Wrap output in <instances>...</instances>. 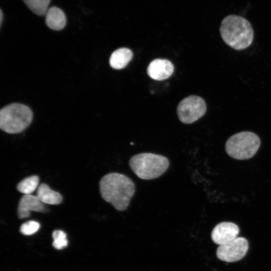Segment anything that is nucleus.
<instances>
[{"mask_svg": "<svg viewBox=\"0 0 271 271\" xmlns=\"http://www.w3.org/2000/svg\"><path fill=\"white\" fill-rule=\"evenodd\" d=\"M128 164L138 177L143 180H151L160 177L167 171L169 161L162 155L143 153L132 156Z\"/></svg>", "mask_w": 271, "mask_h": 271, "instance_id": "7ed1b4c3", "label": "nucleus"}, {"mask_svg": "<svg viewBox=\"0 0 271 271\" xmlns=\"http://www.w3.org/2000/svg\"><path fill=\"white\" fill-rule=\"evenodd\" d=\"M66 17L63 11L56 7L49 8L45 14V23L51 29L59 31L66 24Z\"/></svg>", "mask_w": 271, "mask_h": 271, "instance_id": "9b49d317", "label": "nucleus"}, {"mask_svg": "<svg viewBox=\"0 0 271 271\" xmlns=\"http://www.w3.org/2000/svg\"><path fill=\"white\" fill-rule=\"evenodd\" d=\"M52 237L54 239L66 238V234L62 230H56L53 231Z\"/></svg>", "mask_w": 271, "mask_h": 271, "instance_id": "a211bd4d", "label": "nucleus"}, {"mask_svg": "<svg viewBox=\"0 0 271 271\" xmlns=\"http://www.w3.org/2000/svg\"><path fill=\"white\" fill-rule=\"evenodd\" d=\"M40 224L35 221L31 220L24 223L20 227L21 232L26 235L36 233L40 228Z\"/></svg>", "mask_w": 271, "mask_h": 271, "instance_id": "dca6fc26", "label": "nucleus"}, {"mask_svg": "<svg viewBox=\"0 0 271 271\" xmlns=\"http://www.w3.org/2000/svg\"><path fill=\"white\" fill-rule=\"evenodd\" d=\"M260 144L259 138L254 133L244 131L231 136L225 144L227 154L236 160L252 158L257 152Z\"/></svg>", "mask_w": 271, "mask_h": 271, "instance_id": "39448f33", "label": "nucleus"}, {"mask_svg": "<svg viewBox=\"0 0 271 271\" xmlns=\"http://www.w3.org/2000/svg\"><path fill=\"white\" fill-rule=\"evenodd\" d=\"M0 16H1V25H2V23L3 22V13L2 10H1Z\"/></svg>", "mask_w": 271, "mask_h": 271, "instance_id": "6ab92c4d", "label": "nucleus"}, {"mask_svg": "<svg viewBox=\"0 0 271 271\" xmlns=\"http://www.w3.org/2000/svg\"><path fill=\"white\" fill-rule=\"evenodd\" d=\"M206 109V104L203 98L196 95H190L179 103L177 114L182 122L190 124L202 117Z\"/></svg>", "mask_w": 271, "mask_h": 271, "instance_id": "423d86ee", "label": "nucleus"}, {"mask_svg": "<svg viewBox=\"0 0 271 271\" xmlns=\"http://www.w3.org/2000/svg\"><path fill=\"white\" fill-rule=\"evenodd\" d=\"M238 226L234 223L222 222L217 224L211 232L212 241L219 245L230 242L237 237Z\"/></svg>", "mask_w": 271, "mask_h": 271, "instance_id": "6e6552de", "label": "nucleus"}, {"mask_svg": "<svg viewBox=\"0 0 271 271\" xmlns=\"http://www.w3.org/2000/svg\"><path fill=\"white\" fill-rule=\"evenodd\" d=\"M33 118L31 109L27 106L13 103L0 111V127L9 133H17L25 129Z\"/></svg>", "mask_w": 271, "mask_h": 271, "instance_id": "20e7f679", "label": "nucleus"}, {"mask_svg": "<svg viewBox=\"0 0 271 271\" xmlns=\"http://www.w3.org/2000/svg\"><path fill=\"white\" fill-rule=\"evenodd\" d=\"M174 66L167 59L153 60L147 69L148 75L153 79L161 81L168 78L173 73Z\"/></svg>", "mask_w": 271, "mask_h": 271, "instance_id": "9d476101", "label": "nucleus"}, {"mask_svg": "<svg viewBox=\"0 0 271 271\" xmlns=\"http://www.w3.org/2000/svg\"><path fill=\"white\" fill-rule=\"evenodd\" d=\"M132 51L126 48H121L115 50L109 58L110 66L115 69L124 68L132 59Z\"/></svg>", "mask_w": 271, "mask_h": 271, "instance_id": "f8f14e48", "label": "nucleus"}, {"mask_svg": "<svg viewBox=\"0 0 271 271\" xmlns=\"http://www.w3.org/2000/svg\"><path fill=\"white\" fill-rule=\"evenodd\" d=\"M31 211L44 213L47 211V209L37 196L24 195L19 203L18 216L21 219L27 218L30 216Z\"/></svg>", "mask_w": 271, "mask_h": 271, "instance_id": "1a4fd4ad", "label": "nucleus"}, {"mask_svg": "<svg viewBox=\"0 0 271 271\" xmlns=\"http://www.w3.org/2000/svg\"><path fill=\"white\" fill-rule=\"evenodd\" d=\"M28 8L39 16L45 15L51 0H23Z\"/></svg>", "mask_w": 271, "mask_h": 271, "instance_id": "2eb2a0df", "label": "nucleus"}, {"mask_svg": "<svg viewBox=\"0 0 271 271\" xmlns=\"http://www.w3.org/2000/svg\"><path fill=\"white\" fill-rule=\"evenodd\" d=\"M248 249L247 239L242 237H237L228 243L219 245L216 250V256L222 261L235 262L245 255Z\"/></svg>", "mask_w": 271, "mask_h": 271, "instance_id": "0eeeda50", "label": "nucleus"}, {"mask_svg": "<svg viewBox=\"0 0 271 271\" xmlns=\"http://www.w3.org/2000/svg\"><path fill=\"white\" fill-rule=\"evenodd\" d=\"M39 178L36 175L27 177L17 185V190L24 195L31 194L38 187Z\"/></svg>", "mask_w": 271, "mask_h": 271, "instance_id": "4468645a", "label": "nucleus"}, {"mask_svg": "<svg viewBox=\"0 0 271 271\" xmlns=\"http://www.w3.org/2000/svg\"><path fill=\"white\" fill-rule=\"evenodd\" d=\"M36 196L45 204L58 205L63 200L61 194L52 190L48 185L44 183L38 186Z\"/></svg>", "mask_w": 271, "mask_h": 271, "instance_id": "ddd939ff", "label": "nucleus"}, {"mask_svg": "<svg viewBox=\"0 0 271 271\" xmlns=\"http://www.w3.org/2000/svg\"><path fill=\"white\" fill-rule=\"evenodd\" d=\"M220 33L223 41L236 50L248 47L254 37L250 23L242 17L234 15H228L223 19Z\"/></svg>", "mask_w": 271, "mask_h": 271, "instance_id": "f03ea898", "label": "nucleus"}, {"mask_svg": "<svg viewBox=\"0 0 271 271\" xmlns=\"http://www.w3.org/2000/svg\"><path fill=\"white\" fill-rule=\"evenodd\" d=\"M99 191L103 199L118 211L128 207L135 192V185L128 177L118 173L104 175L99 182Z\"/></svg>", "mask_w": 271, "mask_h": 271, "instance_id": "f257e3e1", "label": "nucleus"}, {"mask_svg": "<svg viewBox=\"0 0 271 271\" xmlns=\"http://www.w3.org/2000/svg\"><path fill=\"white\" fill-rule=\"evenodd\" d=\"M68 241L66 238L54 239L53 246L57 249H61L67 246Z\"/></svg>", "mask_w": 271, "mask_h": 271, "instance_id": "f3484780", "label": "nucleus"}]
</instances>
